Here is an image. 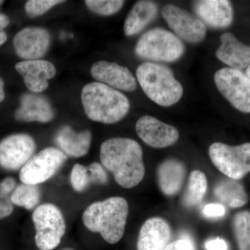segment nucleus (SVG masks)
Listing matches in <instances>:
<instances>
[{"label": "nucleus", "mask_w": 250, "mask_h": 250, "mask_svg": "<svg viewBox=\"0 0 250 250\" xmlns=\"http://www.w3.org/2000/svg\"><path fill=\"white\" fill-rule=\"evenodd\" d=\"M142 147L128 138H112L100 147L101 164L113 174L118 185L131 188L139 185L145 177Z\"/></svg>", "instance_id": "nucleus-1"}, {"label": "nucleus", "mask_w": 250, "mask_h": 250, "mask_svg": "<svg viewBox=\"0 0 250 250\" xmlns=\"http://www.w3.org/2000/svg\"><path fill=\"white\" fill-rule=\"evenodd\" d=\"M128 214L129 205L124 197H111L88 206L82 220L90 231L100 233L110 244H116L124 236Z\"/></svg>", "instance_id": "nucleus-2"}, {"label": "nucleus", "mask_w": 250, "mask_h": 250, "mask_svg": "<svg viewBox=\"0 0 250 250\" xmlns=\"http://www.w3.org/2000/svg\"><path fill=\"white\" fill-rule=\"evenodd\" d=\"M82 102L87 117L104 124L121 121L130 107L129 100L124 94L98 82L83 87Z\"/></svg>", "instance_id": "nucleus-3"}, {"label": "nucleus", "mask_w": 250, "mask_h": 250, "mask_svg": "<svg viewBox=\"0 0 250 250\" xmlns=\"http://www.w3.org/2000/svg\"><path fill=\"white\" fill-rule=\"evenodd\" d=\"M136 77L146 95L160 106H172L182 98L183 87L166 65L144 62L138 67Z\"/></svg>", "instance_id": "nucleus-4"}, {"label": "nucleus", "mask_w": 250, "mask_h": 250, "mask_svg": "<svg viewBox=\"0 0 250 250\" xmlns=\"http://www.w3.org/2000/svg\"><path fill=\"white\" fill-rule=\"evenodd\" d=\"M182 41L170 31L154 28L138 41L135 52L138 57L154 62H174L184 53Z\"/></svg>", "instance_id": "nucleus-5"}, {"label": "nucleus", "mask_w": 250, "mask_h": 250, "mask_svg": "<svg viewBox=\"0 0 250 250\" xmlns=\"http://www.w3.org/2000/svg\"><path fill=\"white\" fill-rule=\"evenodd\" d=\"M35 243L40 250H53L59 246L66 230L62 210L52 203L38 206L32 213Z\"/></svg>", "instance_id": "nucleus-6"}, {"label": "nucleus", "mask_w": 250, "mask_h": 250, "mask_svg": "<svg viewBox=\"0 0 250 250\" xmlns=\"http://www.w3.org/2000/svg\"><path fill=\"white\" fill-rule=\"evenodd\" d=\"M208 154L215 167L229 178L238 180L250 172V143L238 146L214 143Z\"/></svg>", "instance_id": "nucleus-7"}, {"label": "nucleus", "mask_w": 250, "mask_h": 250, "mask_svg": "<svg viewBox=\"0 0 250 250\" xmlns=\"http://www.w3.org/2000/svg\"><path fill=\"white\" fill-rule=\"evenodd\" d=\"M59 148L46 147L34 154L20 170L21 183L39 185L54 177L67 161Z\"/></svg>", "instance_id": "nucleus-8"}, {"label": "nucleus", "mask_w": 250, "mask_h": 250, "mask_svg": "<svg viewBox=\"0 0 250 250\" xmlns=\"http://www.w3.org/2000/svg\"><path fill=\"white\" fill-rule=\"evenodd\" d=\"M215 85L220 93L238 111L250 113V80L241 70L225 67L215 72Z\"/></svg>", "instance_id": "nucleus-9"}, {"label": "nucleus", "mask_w": 250, "mask_h": 250, "mask_svg": "<svg viewBox=\"0 0 250 250\" xmlns=\"http://www.w3.org/2000/svg\"><path fill=\"white\" fill-rule=\"evenodd\" d=\"M162 16L174 35L181 41L197 43L205 39L207 28L201 20L185 10L172 4H167L162 10Z\"/></svg>", "instance_id": "nucleus-10"}, {"label": "nucleus", "mask_w": 250, "mask_h": 250, "mask_svg": "<svg viewBox=\"0 0 250 250\" xmlns=\"http://www.w3.org/2000/svg\"><path fill=\"white\" fill-rule=\"evenodd\" d=\"M36 144L26 134L10 135L0 141V167L6 170L17 171L34 155Z\"/></svg>", "instance_id": "nucleus-11"}, {"label": "nucleus", "mask_w": 250, "mask_h": 250, "mask_svg": "<svg viewBox=\"0 0 250 250\" xmlns=\"http://www.w3.org/2000/svg\"><path fill=\"white\" fill-rule=\"evenodd\" d=\"M50 42V35L45 29L29 27L15 36L14 46L18 57L24 61L38 60L47 53Z\"/></svg>", "instance_id": "nucleus-12"}, {"label": "nucleus", "mask_w": 250, "mask_h": 250, "mask_svg": "<svg viewBox=\"0 0 250 250\" xmlns=\"http://www.w3.org/2000/svg\"><path fill=\"white\" fill-rule=\"evenodd\" d=\"M136 131L143 142L154 148L170 147L179 138V131L175 127L149 116L139 118Z\"/></svg>", "instance_id": "nucleus-13"}, {"label": "nucleus", "mask_w": 250, "mask_h": 250, "mask_svg": "<svg viewBox=\"0 0 250 250\" xmlns=\"http://www.w3.org/2000/svg\"><path fill=\"white\" fill-rule=\"evenodd\" d=\"M92 76L100 83L123 91H134L137 87L136 79L129 69L115 62L100 61L90 69Z\"/></svg>", "instance_id": "nucleus-14"}, {"label": "nucleus", "mask_w": 250, "mask_h": 250, "mask_svg": "<svg viewBox=\"0 0 250 250\" xmlns=\"http://www.w3.org/2000/svg\"><path fill=\"white\" fill-rule=\"evenodd\" d=\"M16 71L21 75L28 89L34 93H41L48 88V80L55 77L57 70L52 62L47 61H23L16 64Z\"/></svg>", "instance_id": "nucleus-15"}, {"label": "nucleus", "mask_w": 250, "mask_h": 250, "mask_svg": "<svg viewBox=\"0 0 250 250\" xmlns=\"http://www.w3.org/2000/svg\"><path fill=\"white\" fill-rule=\"evenodd\" d=\"M172 236L169 224L164 219L153 217L141 227L137 241L138 250H163L170 244Z\"/></svg>", "instance_id": "nucleus-16"}, {"label": "nucleus", "mask_w": 250, "mask_h": 250, "mask_svg": "<svg viewBox=\"0 0 250 250\" xmlns=\"http://www.w3.org/2000/svg\"><path fill=\"white\" fill-rule=\"evenodd\" d=\"M15 119L24 123H47L53 120L54 111L49 100L34 93L23 94L21 106L14 114Z\"/></svg>", "instance_id": "nucleus-17"}, {"label": "nucleus", "mask_w": 250, "mask_h": 250, "mask_svg": "<svg viewBox=\"0 0 250 250\" xmlns=\"http://www.w3.org/2000/svg\"><path fill=\"white\" fill-rule=\"evenodd\" d=\"M194 11L202 22L213 28H226L233 21V8L227 0H200L194 2Z\"/></svg>", "instance_id": "nucleus-18"}, {"label": "nucleus", "mask_w": 250, "mask_h": 250, "mask_svg": "<svg viewBox=\"0 0 250 250\" xmlns=\"http://www.w3.org/2000/svg\"><path fill=\"white\" fill-rule=\"evenodd\" d=\"M221 45L216 51L219 60L231 68L241 70L250 65V46L244 45L231 33L226 32L220 37Z\"/></svg>", "instance_id": "nucleus-19"}, {"label": "nucleus", "mask_w": 250, "mask_h": 250, "mask_svg": "<svg viewBox=\"0 0 250 250\" xmlns=\"http://www.w3.org/2000/svg\"><path fill=\"white\" fill-rule=\"evenodd\" d=\"M54 141L59 149L65 155L80 158L88 154L92 134L89 130L76 132L71 126L65 125L57 131Z\"/></svg>", "instance_id": "nucleus-20"}, {"label": "nucleus", "mask_w": 250, "mask_h": 250, "mask_svg": "<svg viewBox=\"0 0 250 250\" xmlns=\"http://www.w3.org/2000/svg\"><path fill=\"white\" fill-rule=\"evenodd\" d=\"M185 166L177 159H167L157 169V182L161 192L166 196H174L182 189L185 180Z\"/></svg>", "instance_id": "nucleus-21"}, {"label": "nucleus", "mask_w": 250, "mask_h": 250, "mask_svg": "<svg viewBox=\"0 0 250 250\" xmlns=\"http://www.w3.org/2000/svg\"><path fill=\"white\" fill-rule=\"evenodd\" d=\"M158 6L151 1H139L133 6L125 21V35H136L157 16Z\"/></svg>", "instance_id": "nucleus-22"}, {"label": "nucleus", "mask_w": 250, "mask_h": 250, "mask_svg": "<svg viewBox=\"0 0 250 250\" xmlns=\"http://www.w3.org/2000/svg\"><path fill=\"white\" fill-rule=\"evenodd\" d=\"M215 197L231 208H240L246 205L248 197L241 184L231 179L217 184L214 188Z\"/></svg>", "instance_id": "nucleus-23"}, {"label": "nucleus", "mask_w": 250, "mask_h": 250, "mask_svg": "<svg viewBox=\"0 0 250 250\" xmlns=\"http://www.w3.org/2000/svg\"><path fill=\"white\" fill-rule=\"evenodd\" d=\"M208 188V182L205 174L200 170L190 172L188 184L184 196V205L187 207L198 205L205 197Z\"/></svg>", "instance_id": "nucleus-24"}, {"label": "nucleus", "mask_w": 250, "mask_h": 250, "mask_svg": "<svg viewBox=\"0 0 250 250\" xmlns=\"http://www.w3.org/2000/svg\"><path fill=\"white\" fill-rule=\"evenodd\" d=\"M41 197L39 185L21 183L15 188L11 195V201L18 207L27 210H34L39 206Z\"/></svg>", "instance_id": "nucleus-25"}, {"label": "nucleus", "mask_w": 250, "mask_h": 250, "mask_svg": "<svg viewBox=\"0 0 250 250\" xmlns=\"http://www.w3.org/2000/svg\"><path fill=\"white\" fill-rule=\"evenodd\" d=\"M233 232L239 250H250V211L243 210L235 215Z\"/></svg>", "instance_id": "nucleus-26"}, {"label": "nucleus", "mask_w": 250, "mask_h": 250, "mask_svg": "<svg viewBox=\"0 0 250 250\" xmlns=\"http://www.w3.org/2000/svg\"><path fill=\"white\" fill-rule=\"evenodd\" d=\"M16 187V181L13 177H6L0 182V220L10 216L14 211L11 195Z\"/></svg>", "instance_id": "nucleus-27"}, {"label": "nucleus", "mask_w": 250, "mask_h": 250, "mask_svg": "<svg viewBox=\"0 0 250 250\" xmlns=\"http://www.w3.org/2000/svg\"><path fill=\"white\" fill-rule=\"evenodd\" d=\"M121 0H86L85 4L88 9L100 16H111L116 14L124 5Z\"/></svg>", "instance_id": "nucleus-28"}, {"label": "nucleus", "mask_w": 250, "mask_h": 250, "mask_svg": "<svg viewBox=\"0 0 250 250\" xmlns=\"http://www.w3.org/2000/svg\"><path fill=\"white\" fill-rule=\"evenodd\" d=\"M70 182L72 188L75 191H85L91 184L88 166L80 164H75L70 172Z\"/></svg>", "instance_id": "nucleus-29"}, {"label": "nucleus", "mask_w": 250, "mask_h": 250, "mask_svg": "<svg viewBox=\"0 0 250 250\" xmlns=\"http://www.w3.org/2000/svg\"><path fill=\"white\" fill-rule=\"evenodd\" d=\"M65 1L61 0H29L24 6L27 16L36 18L45 14L56 5L62 4Z\"/></svg>", "instance_id": "nucleus-30"}, {"label": "nucleus", "mask_w": 250, "mask_h": 250, "mask_svg": "<svg viewBox=\"0 0 250 250\" xmlns=\"http://www.w3.org/2000/svg\"><path fill=\"white\" fill-rule=\"evenodd\" d=\"M91 184L105 185L108 181V174L104 167L101 164L93 162L88 166Z\"/></svg>", "instance_id": "nucleus-31"}, {"label": "nucleus", "mask_w": 250, "mask_h": 250, "mask_svg": "<svg viewBox=\"0 0 250 250\" xmlns=\"http://www.w3.org/2000/svg\"><path fill=\"white\" fill-rule=\"evenodd\" d=\"M163 250H195L193 243L188 237L183 238L171 243Z\"/></svg>", "instance_id": "nucleus-32"}, {"label": "nucleus", "mask_w": 250, "mask_h": 250, "mask_svg": "<svg viewBox=\"0 0 250 250\" xmlns=\"http://www.w3.org/2000/svg\"><path fill=\"white\" fill-rule=\"evenodd\" d=\"M225 208L223 205L219 204H208L205 206L203 213L208 218H220L225 214Z\"/></svg>", "instance_id": "nucleus-33"}, {"label": "nucleus", "mask_w": 250, "mask_h": 250, "mask_svg": "<svg viewBox=\"0 0 250 250\" xmlns=\"http://www.w3.org/2000/svg\"><path fill=\"white\" fill-rule=\"evenodd\" d=\"M207 250H228V246L226 242L221 238H215L206 243Z\"/></svg>", "instance_id": "nucleus-34"}, {"label": "nucleus", "mask_w": 250, "mask_h": 250, "mask_svg": "<svg viewBox=\"0 0 250 250\" xmlns=\"http://www.w3.org/2000/svg\"><path fill=\"white\" fill-rule=\"evenodd\" d=\"M9 18L6 15L0 14V46L2 45L7 41V35L4 29L9 25Z\"/></svg>", "instance_id": "nucleus-35"}, {"label": "nucleus", "mask_w": 250, "mask_h": 250, "mask_svg": "<svg viewBox=\"0 0 250 250\" xmlns=\"http://www.w3.org/2000/svg\"><path fill=\"white\" fill-rule=\"evenodd\" d=\"M4 86V81L0 77V103H1L5 98Z\"/></svg>", "instance_id": "nucleus-36"}, {"label": "nucleus", "mask_w": 250, "mask_h": 250, "mask_svg": "<svg viewBox=\"0 0 250 250\" xmlns=\"http://www.w3.org/2000/svg\"><path fill=\"white\" fill-rule=\"evenodd\" d=\"M246 75H247V76H248V78H249L250 80V65H249V66L247 67Z\"/></svg>", "instance_id": "nucleus-37"}, {"label": "nucleus", "mask_w": 250, "mask_h": 250, "mask_svg": "<svg viewBox=\"0 0 250 250\" xmlns=\"http://www.w3.org/2000/svg\"><path fill=\"white\" fill-rule=\"evenodd\" d=\"M61 250H75L71 249V248H64V249Z\"/></svg>", "instance_id": "nucleus-38"}, {"label": "nucleus", "mask_w": 250, "mask_h": 250, "mask_svg": "<svg viewBox=\"0 0 250 250\" xmlns=\"http://www.w3.org/2000/svg\"><path fill=\"white\" fill-rule=\"evenodd\" d=\"M2 2H3V1H0V4H1V3H2Z\"/></svg>", "instance_id": "nucleus-39"}]
</instances>
